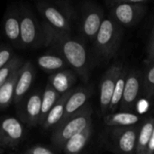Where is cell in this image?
I'll use <instances>...</instances> for the list:
<instances>
[{
	"label": "cell",
	"mask_w": 154,
	"mask_h": 154,
	"mask_svg": "<svg viewBox=\"0 0 154 154\" xmlns=\"http://www.w3.org/2000/svg\"><path fill=\"white\" fill-rule=\"evenodd\" d=\"M44 46L52 48L54 51L61 55L76 75L87 82L90 77V60L85 43L71 33L44 32Z\"/></svg>",
	"instance_id": "1"
},
{
	"label": "cell",
	"mask_w": 154,
	"mask_h": 154,
	"mask_svg": "<svg viewBox=\"0 0 154 154\" xmlns=\"http://www.w3.org/2000/svg\"><path fill=\"white\" fill-rule=\"evenodd\" d=\"M35 5L44 32L71 33L77 14L69 1H39Z\"/></svg>",
	"instance_id": "2"
},
{
	"label": "cell",
	"mask_w": 154,
	"mask_h": 154,
	"mask_svg": "<svg viewBox=\"0 0 154 154\" xmlns=\"http://www.w3.org/2000/svg\"><path fill=\"white\" fill-rule=\"evenodd\" d=\"M124 30L110 16L104 19L94 40V49L97 59L106 62L118 52L123 39Z\"/></svg>",
	"instance_id": "3"
},
{
	"label": "cell",
	"mask_w": 154,
	"mask_h": 154,
	"mask_svg": "<svg viewBox=\"0 0 154 154\" xmlns=\"http://www.w3.org/2000/svg\"><path fill=\"white\" fill-rule=\"evenodd\" d=\"M20 14V42L22 48L36 49L45 45V35L42 23L26 3L18 5Z\"/></svg>",
	"instance_id": "4"
},
{
	"label": "cell",
	"mask_w": 154,
	"mask_h": 154,
	"mask_svg": "<svg viewBox=\"0 0 154 154\" xmlns=\"http://www.w3.org/2000/svg\"><path fill=\"white\" fill-rule=\"evenodd\" d=\"M92 107L88 104L76 115L69 118L65 123L56 127L51 134V143L55 149L62 151L66 142L77 134L83 131L92 123Z\"/></svg>",
	"instance_id": "5"
},
{
	"label": "cell",
	"mask_w": 154,
	"mask_h": 154,
	"mask_svg": "<svg viewBox=\"0 0 154 154\" xmlns=\"http://www.w3.org/2000/svg\"><path fill=\"white\" fill-rule=\"evenodd\" d=\"M110 14L122 27H132L137 24L147 11L145 0H116L107 2Z\"/></svg>",
	"instance_id": "6"
},
{
	"label": "cell",
	"mask_w": 154,
	"mask_h": 154,
	"mask_svg": "<svg viewBox=\"0 0 154 154\" xmlns=\"http://www.w3.org/2000/svg\"><path fill=\"white\" fill-rule=\"evenodd\" d=\"M139 127H112L106 135L108 148L116 154H135Z\"/></svg>",
	"instance_id": "7"
},
{
	"label": "cell",
	"mask_w": 154,
	"mask_h": 154,
	"mask_svg": "<svg viewBox=\"0 0 154 154\" xmlns=\"http://www.w3.org/2000/svg\"><path fill=\"white\" fill-rule=\"evenodd\" d=\"M105 19L102 6L93 2H86L81 6L80 32L88 41H94Z\"/></svg>",
	"instance_id": "8"
},
{
	"label": "cell",
	"mask_w": 154,
	"mask_h": 154,
	"mask_svg": "<svg viewBox=\"0 0 154 154\" xmlns=\"http://www.w3.org/2000/svg\"><path fill=\"white\" fill-rule=\"evenodd\" d=\"M125 65L121 61L113 63L103 75L100 81V92H99V105L101 114L105 116L108 114L109 106L112 100L114 89L116 81L125 69Z\"/></svg>",
	"instance_id": "9"
},
{
	"label": "cell",
	"mask_w": 154,
	"mask_h": 154,
	"mask_svg": "<svg viewBox=\"0 0 154 154\" xmlns=\"http://www.w3.org/2000/svg\"><path fill=\"white\" fill-rule=\"evenodd\" d=\"M24 127L20 119L14 116H5L0 119V147L14 149L23 141Z\"/></svg>",
	"instance_id": "10"
},
{
	"label": "cell",
	"mask_w": 154,
	"mask_h": 154,
	"mask_svg": "<svg viewBox=\"0 0 154 154\" xmlns=\"http://www.w3.org/2000/svg\"><path fill=\"white\" fill-rule=\"evenodd\" d=\"M42 94L40 89L28 94L23 100L17 105V112L22 123L30 126H36L40 124Z\"/></svg>",
	"instance_id": "11"
},
{
	"label": "cell",
	"mask_w": 154,
	"mask_h": 154,
	"mask_svg": "<svg viewBox=\"0 0 154 154\" xmlns=\"http://www.w3.org/2000/svg\"><path fill=\"white\" fill-rule=\"evenodd\" d=\"M143 88V75L135 69H129L119 110L131 112L134 109Z\"/></svg>",
	"instance_id": "12"
},
{
	"label": "cell",
	"mask_w": 154,
	"mask_h": 154,
	"mask_svg": "<svg viewBox=\"0 0 154 154\" xmlns=\"http://www.w3.org/2000/svg\"><path fill=\"white\" fill-rule=\"evenodd\" d=\"M3 29L12 47L16 49L22 48L20 42V14L18 5L13 4L7 7L3 19Z\"/></svg>",
	"instance_id": "13"
},
{
	"label": "cell",
	"mask_w": 154,
	"mask_h": 154,
	"mask_svg": "<svg viewBox=\"0 0 154 154\" xmlns=\"http://www.w3.org/2000/svg\"><path fill=\"white\" fill-rule=\"evenodd\" d=\"M92 94H93V88L91 86L79 87L77 88H74L71 95L67 100L64 116L59 125L65 123L69 118L76 115L83 107H85L88 105V101L92 96Z\"/></svg>",
	"instance_id": "14"
},
{
	"label": "cell",
	"mask_w": 154,
	"mask_h": 154,
	"mask_svg": "<svg viewBox=\"0 0 154 154\" xmlns=\"http://www.w3.org/2000/svg\"><path fill=\"white\" fill-rule=\"evenodd\" d=\"M35 77L36 72L32 62L25 61L23 67L21 68L20 74L15 86L14 103L16 106L19 105L23 100V98L28 95V92L32 86Z\"/></svg>",
	"instance_id": "15"
},
{
	"label": "cell",
	"mask_w": 154,
	"mask_h": 154,
	"mask_svg": "<svg viewBox=\"0 0 154 154\" xmlns=\"http://www.w3.org/2000/svg\"><path fill=\"white\" fill-rule=\"evenodd\" d=\"M76 81L77 75L71 69H63L61 71L53 73L48 79V82L60 96H62L72 90Z\"/></svg>",
	"instance_id": "16"
},
{
	"label": "cell",
	"mask_w": 154,
	"mask_h": 154,
	"mask_svg": "<svg viewBox=\"0 0 154 154\" xmlns=\"http://www.w3.org/2000/svg\"><path fill=\"white\" fill-rule=\"evenodd\" d=\"M73 89L60 97V98L55 103L53 107L48 113V115L45 117L43 123L41 125V126L42 127L43 130L49 131V130L52 129V131H53L60 125V123L61 122V120L63 118V116H64L65 106H66L67 100L69 97V96L71 95Z\"/></svg>",
	"instance_id": "17"
},
{
	"label": "cell",
	"mask_w": 154,
	"mask_h": 154,
	"mask_svg": "<svg viewBox=\"0 0 154 154\" xmlns=\"http://www.w3.org/2000/svg\"><path fill=\"white\" fill-rule=\"evenodd\" d=\"M93 124L88 125L83 131L77 134L66 142L62 148L64 154H79L87 146L93 134Z\"/></svg>",
	"instance_id": "18"
},
{
	"label": "cell",
	"mask_w": 154,
	"mask_h": 154,
	"mask_svg": "<svg viewBox=\"0 0 154 154\" xmlns=\"http://www.w3.org/2000/svg\"><path fill=\"white\" fill-rule=\"evenodd\" d=\"M141 120L139 115L133 112H116L107 114L103 118V123L106 126L112 127H127L137 125Z\"/></svg>",
	"instance_id": "19"
},
{
	"label": "cell",
	"mask_w": 154,
	"mask_h": 154,
	"mask_svg": "<svg viewBox=\"0 0 154 154\" xmlns=\"http://www.w3.org/2000/svg\"><path fill=\"white\" fill-rule=\"evenodd\" d=\"M38 67L46 73L53 74L67 69L69 64L59 53H44L37 59Z\"/></svg>",
	"instance_id": "20"
},
{
	"label": "cell",
	"mask_w": 154,
	"mask_h": 154,
	"mask_svg": "<svg viewBox=\"0 0 154 154\" xmlns=\"http://www.w3.org/2000/svg\"><path fill=\"white\" fill-rule=\"evenodd\" d=\"M21 69L16 70L1 87H0V109H5L14 103L16 82Z\"/></svg>",
	"instance_id": "21"
},
{
	"label": "cell",
	"mask_w": 154,
	"mask_h": 154,
	"mask_svg": "<svg viewBox=\"0 0 154 154\" xmlns=\"http://www.w3.org/2000/svg\"><path fill=\"white\" fill-rule=\"evenodd\" d=\"M154 130V117L146 118L139 127L135 154H144Z\"/></svg>",
	"instance_id": "22"
},
{
	"label": "cell",
	"mask_w": 154,
	"mask_h": 154,
	"mask_svg": "<svg viewBox=\"0 0 154 154\" xmlns=\"http://www.w3.org/2000/svg\"><path fill=\"white\" fill-rule=\"evenodd\" d=\"M60 97V96L53 89L51 84L47 81V84L42 94V107H41V116H40V124H39L40 125L43 123L48 113L53 107V106L58 101Z\"/></svg>",
	"instance_id": "23"
},
{
	"label": "cell",
	"mask_w": 154,
	"mask_h": 154,
	"mask_svg": "<svg viewBox=\"0 0 154 154\" xmlns=\"http://www.w3.org/2000/svg\"><path fill=\"white\" fill-rule=\"evenodd\" d=\"M128 69H129V68H127L125 66L116 81V87L114 89V93H113V97H112V100H111V103L109 106L108 114L116 113V110L119 109V106H120V104L122 101V97H123V94H124V90H125L127 75H128Z\"/></svg>",
	"instance_id": "24"
},
{
	"label": "cell",
	"mask_w": 154,
	"mask_h": 154,
	"mask_svg": "<svg viewBox=\"0 0 154 154\" xmlns=\"http://www.w3.org/2000/svg\"><path fill=\"white\" fill-rule=\"evenodd\" d=\"M23 60L21 57L15 56L0 69V87L19 69L23 65Z\"/></svg>",
	"instance_id": "25"
},
{
	"label": "cell",
	"mask_w": 154,
	"mask_h": 154,
	"mask_svg": "<svg viewBox=\"0 0 154 154\" xmlns=\"http://www.w3.org/2000/svg\"><path fill=\"white\" fill-rule=\"evenodd\" d=\"M143 89L147 97H154V61H150L143 74Z\"/></svg>",
	"instance_id": "26"
},
{
	"label": "cell",
	"mask_w": 154,
	"mask_h": 154,
	"mask_svg": "<svg viewBox=\"0 0 154 154\" xmlns=\"http://www.w3.org/2000/svg\"><path fill=\"white\" fill-rule=\"evenodd\" d=\"M14 51L13 47L9 44H2L0 45V69L5 66L13 58Z\"/></svg>",
	"instance_id": "27"
},
{
	"label": "cell",
	"mask_w": 154,
	"mask_h": 154,
	"mask_svg": "<svg viewBox=\"0 0 154 154\" xmlns=\"http://www.w3.org/2000/svg\"><path fill=\"white\" fill-rule=\"evenodd\" d=\"M24 154H54L50 149L42 146V145H34L25 151Z\"/></svg>",
	"instance_id": "28"
},
{
	"label": "cell",
	"mask_w": 154,
	"mask_h": 154,
	"mask_svg": "<svg viewBox=\"0 0 154 154\" xmlns=\"http://www.w3.org/2000/svg\"><path fill=\"white\" fill-rule=\"evenodd\" d=\"M147 54H148V59L150 61H154V27L152 31L149 42H148V46H147Z\"/></svg>",
	"instance_id": "29"
},
{
	"label": "cell",
	"mask_w": 154,
	"mask_h": 154,
	"mask_svg": "<svg viewBox=\"0 0 154 154\" xmlns=\"http://www.w3.org/2000/svg\"><path fill=\"white\" fill-rule=\"evenodd\" d=\"M144 154H154V130Z\"/></svg>",
	"instance_id": "30"
},
{
	"label": "cell",
	"mask_w": 154,
	"mask_h": 154,
	"mask_svg": "<svg viewBox=\"0 0 154 154\" xmlns=\"http://www.w3.org/2000/svg\"><path fill=\"white\" fill-rule=\"evenodd\" d=\"M5 149H3V148H1V147H0V154L4 153V152H5Z\"/></svg>",
	"instance_id": "31"
}]
</instances>
